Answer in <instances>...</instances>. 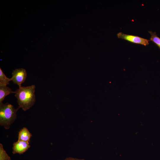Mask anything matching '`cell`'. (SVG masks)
<instances>
[{"instance_id":"7a4b0ae2","label":"cell","mask_w":160,"mask_h":160,"mask_svg":"<svg viewBox=\"0 0 160 160\" xmlns=\"http://www.w3.org/2000/svg\"><path fill=\"white\" fill-rule=\"evenodd\" d=\"M19 109H15L11 104L8 103L0 105V125L5 128L9 129L10 125L16 119V112Z\"/></svg>"},{"instance_id":"5b68a950","label":"cell","mask_w":160,"mask_h":160,"mask_svg":"<svg viewBox=\"0 0 160 160\" xmlns=\"http://www.w3.org/2000/svg\"><path fill=\"white\" fill-rule=\"evenodd\" d=\"M29 143L18 140L13 144L12 153L22 154L30 148Z\"/></svg>"},{"instance_id":"277c9868","label":"cell","mask_w":160,"mask_h":160,"mask_svg":"<svg viewBox=\"0 0 160 160\" xmlns=\"http://www.w3.org/2000/svg\"><path fill=\"white\" fill-rule=\"evenodd\" d=\"M12 75V81L20 87L21 86L22 84L25 81L27 75L25 69L21 68L14 70Z\"/></svg>"},{"instance_id":"8992f818","label":"cell","mask_w":160,"mask_h":160,"mask_svg":"<svg viewBox=\"0 0 160 160\" xmlns=\"http://www.w3.org/2000/svg\"><path fill=\"white\" fill-rule=\"evenodd\" d=\"M32 134L26 127L22 129L19 132L18 140L29 143Z\"/></svg>"},{"instance_id":"52a82bcc","label":"cell","mask_w":160,"mask_h":160,"mask_svg":"<svg viewBox=\"0 0 160 160\" xmlns=\"http://www.w3.org/2000/svg\"><path fill=\"white\" fill-rule=\"evenodd\" d=\"M11 93H15L11 89L7 86H0V105L2 103L3 101L6 96Z\"/></svg>"},{"instance_id":"3957f363","label":"cell","mask_w":160,"mask_h":160,"mask_svg":"<svg viewBox=\"0 0 160 160\" xmlns=\"http://www.w3.org/2000/svg\"><path fill=\"white\" fill-rule=\"evenodd\" d=\"M118 37L120 39L128 41L131 42L147 46L149 44L150 40L144 39L140 37L125 34L120 32L117 34Z\"/></svg>"},{"instance_id":"ba28073f","label":"cell","mask_w":160,"mask_h":160,"mask_svg":"<svg viewBox=\"0 0 160 160\" xmlns=\"http://www.w3.org/2000/svg\"><path fill=\"white\" fill-rule=\"evenodd\" d=\"M11 81H12L11 78H8L0 68V86H7Z\"/></svg>"},{"instance_id":"30bf717a","label":"cell","mask_w":160,"mask_h":160,"mask_svg":"<svg viewBox=\"0 0 160 160\" xmlns=\"http://www.w3.org/2000/svg\"><path fill=\"white\" fill-rule=\"evenodd\" d=\"M0 160H11L10 157L4 150L1 144H0Z\"/></svg>"},{"instance_id":"8fae6325","label":"cell","mask_w":160,"mask_h":160,"mask_svg":"<svg viewBox=\"0 0 160 160\" xmlns=\"http://www.w3.org/2000/svg\"><path fill=\"white\" fill-rule=\"evenodd\" d=\"M63 160H85L84 159H79L71 157L67 158Z\"/></svg>"},{"instance_id":"9c48e42d","label":"cell","mask_w":160,"mask_h":160,"mask_svg":"<svg viewBox=\"0 0 160 160\" xmlns=\"http://www.w3.org/2000/svg\"><path fill=\"white\" fill-rule=\"evenodd\" d=\"M148 32L151 35L150 41L155 43L160 49V38L157 36L155 32L149 31Z\"/></svg>"},{"instance_id":"6da1fadb","label":"cell","mask_w":160,"mask_h":160,"mask_svg":"<svg viewBox=\"0 0 160 160\" xmlns=\"http://www.w3.org/2000/svg\"><path fill=\"white\" fill-rule=\"evenodd\" d=\"M35 86L19 87L15 92V96L17 99L18 108L24 111L29 109L34 104L36 101L35 91Z\"/></svg>"}]
</instances>
